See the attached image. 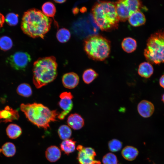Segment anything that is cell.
I'll return each mask as SVG.
<instances>
[{
    "label": "cell",
    "instance_id": "27",
    "mask_svg": "<svg viewBox=\"0 0 164 164\" xmlns=\"http://www.w3.org/2000/svg\"><path fill=\"white\" fill-rule=\"evenodd\" d=\"M70 31L64 28L59 29L56 34L58 40L62 43H65L68 41L70 37Z\"/></svg>",
    "mask_w": 164,
    "mask_h": 164
},
{
    "label": "cell",
    "instance_id": "20",
    "mask_svg": "<svg viewBox=\"0 0 164 164\" xmlns=\"http://www.w3.org/2000/svg\"><path fill=\"white\" fill-rule=\"evenodd\" d=\"M121 47L127 53H131L136 49L137 42L134 39L132 38L126 37L123 40Z\"/></svg>",
    "mask_w": 164,
    "mask_h": 164
},
{
    "label": "cell",
    "instance_id": "25",
    "mask_svg": "<svg viewBox=\"0 0 164 164\" xmlns=\"http://www.w3.org/2000/svg\"><path fill=\"white\" fill-rule=\"evenodd\" d=\"M16 91L19 95L25 97H29L32 94V91L30 86L28 84L25 83L19 85Z\"/></svg>",
    "mask_w": 164,
    "mask_h": 164
},
{
    "label": "cell",
    "instance_id": "34",
    "mask_svg": "<svg viewBox=\"0 0 164 164\" xmlns=\"http://www.w3.org/2000/svg\"><path fill=\"white\" fill-rule=\"evenodd\" d=\"M65 0H55L54 1L57 3H62L65 2Z\"/></svg>",
    "mask_w": 164,
    "mask_h": 164
},
{
    "label": "cell",
    "instance_id": "2",
    "mask_svg": "<svg viewBox=\"0 0 164 164\" xmlns=\"http://www.w3.org/2000/svg\"><path fill=\"white\" fill-rule=\"evenodd\" d=\"M91 12L95 23L102 30L109 31L118 27L119 20L115 2L98 1L93 5Z\"/></svg>",
    "mask_w": 164,
    "mask_h": 164
},
{
    "label": "cell",
    "instance_id": "9",
    "mask_svg": "<svg viewBox=\"0 0 164 164\" xmlns=\"http://www.w3.org/2000/svg\"><path fill=\"white\" fill-rule=\"evenodd\" d=\"M77 149L78 152L77 159L80 164H101L100 161L95 159L96 154L92 148L79 145Z\"/></svg>",
    "mask_w": 164,
    "mask_h": 164
},
{
    "label": "cell",
    "instance_id": "18",
    "mask_svg": "<svg viewBox=\"0 0 164 164\" xmlns=\"http://www.w3.org/2000/svg\"><path fill=\"white\" fill-rule=\"evenodd\" d=\"M138 154V151L137 149L131 146L125 147L121 151V155L123 157L129 161L134 160Z\"/></svg>",
    "mask_w": 164,
    "mask_h": 164
},
{
    "label": "cell",
    "instance_id": "23",
    "mask_svg": "<svg viewBox=\"0 0 164 164\" xmlns=\"http://www.w3.org/2000/svg\"><path fill=\"white\" fill-rule=\"evenodd\" d=\"M1 151L4 155L7 157L13 156L16 153L15 145L11 142H7L2 146Z\"/></svg>",
    "mask_w": 164,
    "mask_h": 164
},
{
    "label": "cell",
    "instance_id": "3",
    "mask_svg": "<svg viewBox=\"0 0 164 164\" xmlns=\"http://www.w3.org/2000/svg\"><path fill=\"white\" fill-rule=\"evenodd\" d=\"M21 110L28 119L39 128L47 130L51 122L56 121L59 114L56 110H50L43 104L36 103L22 104Z\"/></svg>",
    "mask_w": 164,
    "mask_h": 164
},
{
    "label": "cell",
    "instance_id": "30",
    "mask_svg": "<svg viewBox=\"0 0 164 164\" xmlns=\"http://www.w3.org/2000/svg\"><path fill=\"white\" fill-rule=\"evenodd\" d=\"M103 164H118V160L116 155L112 153H108L103 157Z\"/></svg>",
    "mask_w": 164,
    "mask_h": 164
},
{
    "label": "cell",
    "instance_id": "29",
    "mask_svg": "<svg viewBox=\"0 0 164 164\" xmlns=\"http://www.w3.org/2000/svg\"><path fill=\"white\" fill-rule=\"evenodd\" d=\"M122 145L121 142L116 139H112L108 143V147L109 150L113 152L120 150L122 148Z\"/></svg>",
    "mask_w": 164,
    "mask_h": 164
},
{
    "label": "cell",
    "instance_id": "12",
    "mask_svg": "<svg viewBox=\"0 0 164 164\" xmlns=\"http://www.w3.org/2000/svg\"><path fill=\"white\" fill-rule=\"evenodd\" d=\"M19 115L18 111L8 106L0 110V122L7 123L18 119Z\"/></svg>",
    "mask_w": 164,
    "mask_h": 164
},
{
    "label": "cell",
    "instance_id": "1",
    "mask_svg": "<svg viewBox=\"0 0 164 164\" xmlns=\"http://www.w3.org/2000/svg\"><path fill=\"white\" fill-rule=\"evenodd\" d=\"M51 22V19L42 11L33 8L24 13L21 28L23 32L29 36L43 38L50 29Z\"/></svg>",
    "mask_w": 164,
    "mask_h": 164
},
{
    "label": "cell",
    "instance_id": "8",
    "mask_svg": "<svg viewBox=\"0 0 164 164\" xmlns=\"http://www.w3.org/2000/svg\"><path fill=\"white\" fill-rule=\"evenodd\" d=\"M30 55L27 52L18 51L10 56L7 61L15 69H24L30 62Z\"/></svg>",
    "mask_w": 164,
    "mask_h": 164
},
{
    "label": "cell",
    "instance_id": "17",
    "mask_svg": "<svg viewBox=\"0 0 164 164\" xmlns=\"http://www.w3.org/2000/svg\"><path fill=\"white\" fill-rule=\"evenodd\" d=\"M45 155L49 161L51 162H54L60 158L61 152L57 147L52 145L47 148L46 151Z\"/></svg>",
    "mask_w": 164,
    "mask_h": 164
},
{
    "label": "cell",
    "instance_id": "11",
    "mask_svg": "<svg viewBox=\"0 0 164 164\" xmlns=\"http://www.w3.org/2000/svg\"><path fill=\"white\" fill-rule=\"evenodd\" d=\"M137 110L142 117L148 118L151 116L153 113L155 107L154 104L150 101L143 100L138 104Z\"/></svg>",
    "mask_w": 164,
    "mask_h": 164
},
{
    "label": "cell",
    "instance_id": "4",
    "mask_svg": "<svg viewBox=\"0 0 164 164\" xmlns=\"http://www.w3.org/2000/svg\"><path fill=\"white\" fill-rule=\"evenodd\" d=\"M57 64L53 56L38 59L33 63V82L40 88L53 81L57 76Z\"/></svg>",
    "mask_w": 164,
    "mask_h": 164
},
{
    "label": "cell",
    "instance_id": "16",
    "mask_svg": "<svg viewBox=\"0 0 164 164\" xmlns=\"http://www.w3.org/2000/svg\"><path fill=\"white\" fill-rule=\"evenodd\" d=\"M154 69L151 64L149 62H144L139 66L138 73L142 77L148 78L153 74Z\"/></svg>",
    "mask_w": 164,
    "mask_h": 164
},
{
    "label": "cell",
    "instance_id": "19",
    "mask_svg": "<svg viewBox=\"0 0 164 164\" xmlns=\"http://www.w3.org/2000/svg\"><path fill=\"white\" fill-rule=\"evenodd\" d=\"M6 133L8 137L12 139H15L19 137L22 133V130L18 125L14 124H9L7 127Z\"/></svg>",
    "mask_w": 164,
    "mask_h": 164
},
{
    "label": "cell",
    "instance_id": "33",
    "mask_svg": "<svg viewBox=\"0 0 164 164\" xmlns=\"http://www.w3.org/2000/svg\"><path fill=\"white\" fill-rule=\"evenodd\" d=\"M159 84L160 86L164 88V74L162 75L159 80Z\"/></svg>",
    "mask_w": 164,
    "mask_h": 164
},
{
    "label": "cell",
    "instance_id": "15",
    "mask_svg": "<svg viewBox=\"0 0 164 164\" xmlns=\"http://www.w3.org/2000/svg\"><path fill=\"white\" fill-rule=\"evenodd\" d=\"M129 23L132 26L137 27L144 24L146 19L144 14L141 11L132 14L128 19Z\"/></svg>",
    "mask_w": 164,
    "mask_h": 164
},
{
    "label": "cell",
    "instance_id": "24",
    "mask_svg": "<svg viewBox=\"0 0 164 164\" xmlns=\"http://www.w3.org/2000/svg\"><path fill=\"white\" fill-rule=\"evenodd\" d=\"M42 12L48 17H53L56 13V7L54 4L51 2L44 3L42 7Z\"/></svg>",
    "mask_w": 164,
    "mask_h": 164
},
{
    "label": "cell",
    "instance_id": "22",
    "mask_svg": "<svg viewBox=\"0 0 164 164\" xmlns=\"http://www.w3.org/2000/svg\"><path fill=\"white\" fill-rule=\"evenodd\" d=\"M98 76V74L94 70L89 68L84 72L82 79L85 83L89 84L92 82Z\"/></svg>",
    "mask_w": 164,
    "mask_h": 164
},
{
    "label": "cell",
    "instance_id": "28",
    "mask_svg": "<svg viewBox=\"0 0 164 164\" xmlns=\"http://www.w3.org/2000/svg\"><path fill=\"white\" fill-rule=\"evenodd\" d=\"M13 45L12 39L7 36H3L0 37V49L6 51L11 48Z\"/></svg>",
    "mask_w": 164,
    "mask_h": 164
},
{
    "label": "cell",
    "instance_id": "6",
    "mask_svg": "<svg viewBox=\"0 0 164 164\" xmlns=\"http://www.w3.org/2000/svg\"><path fill=\"white\" fill-rule=\"evenodd\" d=\"M144 54L150 63L164 62V31L157 32L151 35L147 41Z\"/></svg>",
    "mask_w": 164,
    "mask_h": 164
},
{
    "label": "cell",
    "instance_id": "7",
    "mask_svg": "<svg viewBox=\"0 0 164 164\" xmlns=\"http://www.w3.org/2000/svg\"><path fill=\"white\" fill-rule=\"evenodd\" d=\"M117 15L119 21L125 22L133 13L141 11L143 8L140 0H122L115 2Z\"/></svg>",
    "mask_w": 164,
    "mask_h": 164
},
{
    "label": "cell",
    "instance_id": "32",
    "mask_svg": "<svg viewBox=\"0 0 164 164\" xmlns=\"http://www.w3.org/2000/svg\"><path fill=\"white\" fill-rule=\"evenodd\" d=\"M5 17L0 12V28L2 27L5 22Z\"/></svg>",
    "mask_w": 164,
    "mask_h": 164
},
{
    "label": "cell",
    "instance_id": "13",
    "mask_svg": "<svg viewBox=\"0 0 164 164\" xmlns=\"http://www.w3.org/2000/svg\"><path fill=\"white\" fill-rule=\"evenodd\" d=\"M79 78L76 73L69 72L63 75L62 78V82L63 86L68 89H73L78 84Z\"/></svg>",
    "mask_w": 164,
    "mask_h": 164
},
{
    "label": "cell",
    "instance_id": "14",
    "mask_svg": "<svg viewBox=\"0 0 164 164\" xmlns=\"http://www.w3.org/2000/svg\"><path fill=\"white\" fill-rule=\"evenodd\" d=\"M67 122L69 126L75 130L80 129L84 124V120L83 118L80 115L76 113L70 114L67 118Z\"/></svg>",
    "mask_w": 164,
    "mask_h": 164
},
{
    "label": "cell",
    "instance_id": "10",
    "mask_svg": "<svg viewBox=\"0 0 164 164\" xmlns=\"http://www.w3.org/2000/svg\"><path fill=\"white\" fill-rule=\"evenodd\" d=\"M59 97L60 99L58 104L63 111L59 113L57 118L63 120L72 109L73 105L72 99L73 96L70 92H64L61 93Z\"/></svg>",
    "mask_w": 164,
    "mask_h": 164
},
{
    "label": "cell",
    "instance_id": "21",
    "mask_svg": "<svg viewBox=\"0 0 164 164\" xmlns=\"http://www.w3.org/2000/svg\"><path fill=\"white\" fill-rule=\"evenodd\" d=\"M76 142L73 139H68L62 142L60 147L61 149L66 154L73 152L75 149Z\"/></svg>",
    "mask_w": 164,
    "mask_h": 164
},
{
    "label": "cell",
    "instance_id": "35",
    "mask_svg": "<svg viewBox=\"0 0 164 164\" xmlns=\"http://www.w3.org/2000/svg\"><path fill=\"white\" fill-rule=\"evenodd\" d=\"M162 100L164 103V93L163 94L162 97Z\"/></svg>",
    "mask_w": 164,
    "mask_h": 164
},
{
    "label": "cell",
    "instance_id": "31",
    "mask_svg": "<svg viewBox=\"0 0 164 164\" xmlns=\"http://www.w3.org/2000/svg\"><path fill=\"white\" fill-rule=\"evenodd\" d=\"M5 20L9 25L15 26L18 22V15L13 12L9 13L6 15Z\"/></svg>",
    "mask_w": 164,
    "mask_h": 164
},
{
    "label": "cell",
    "instance_id": "26",
    "mask_svg": "<svg viewBox=\"0 0 164 164\" xmlns=\"http://www.w3.org/2000/svg\"><path fill=\"white\" fill-rule=\"evenodd\" d=\"M58 133L60 139L64 140L70 138L71 135L72 131L68 126L62 125L59 128Z\"/></svg>",
    "mask_w": 164,
    "mask_h": 164
},
{
    "label": "cell",
    "instance_id": "5",
    "mask_svg": "<svg viewBox=\"0 0 164 164\" xmlns=\"http://www.w3.org/2000/svg\"><path fill=\"white\" fill-rule=\"evenodd\" d=\"M84 50L88 56L94 60L103 61L109 56L110 42L104 37L94 35L88 37L84 44Z\"/></svg>",
    "mask_w": 164,
    "mask_h": 164
}]
</instances>
